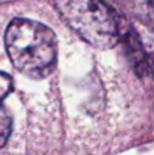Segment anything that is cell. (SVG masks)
Segmentation results:
<instances>
[{
  "label": "cell",
  "instance_id": "obj_1",
  "mask_svg": "<svg viewBox=\"0 0 154 155\" xmlns=\"http://www.w3.org/2000/svg\"><path fill=\"white\" fill-rule=\"evenodd\" d=\"M5 48L16 70L30 78H45L56 67V35L40 22L12 19L5 30Z\"/></svg>",
  "mask_w": 154,
  "mask_h": 155
},
{
  "label": "cell",
  "instance_id": "obj_2",
  "mask_svg": "<svg viewBox=\"0 0 154 155\" xmlns=\"http://www.w3.org/2000/svg\"><path fill=\"white\" fill-rule=\"evenodd\" d=\"M63 21L86 42L97 48H112L120 40L122 25L101 0H55Z\"/></svg>",
  "mask_w": 154,
  "mask_h": 155
},
{
  "label": "cell",
  "instance_id": "obj_3",
  "mask_svg": "<svg viewBox=\"0 0 154 155\" xmlns=\"http://www.w3.org/2000/svg\"><path fill=\"white\" fill-rule=\"evenodd\" d=\"M126 38V48H127V53L130 57L131 63H132L134 68L136 70V72L139 75H145L147 74L149 70V63H147V57L146 53L143 51L142 42L139 41V37L135 34L134 30H127V33L120 34V38Z\"/></svg>",
  "mask_w": 154,
  "mask_h": 155
},
{
  "label": "cell",
  "instance_id": "obj_4",
  "mask_svg": "<svg viewBox=\"0 0 154 155\" xmlns=\"http://www.w3.org/2000/svg\"><path fill=\"white\" fill-rule=\"evenodd\" d=\"M11 128H12V120L10 113L4 106L0 105V148L5 144L10 137Z\"/></svg>",
  "mask_w": 154,
  "mask_h": 155
},
{
  "label": "cell",
  "instance_id": "obj_5",
  "mask_svg": "<svg viewBox=\"0 0 154 155\" xmlns=\"http://www.w3.org/2000/svg\"><path fill=\"white\" fill-rule=\"evenodd\" d=\"M12 90V79L8 74L0 71V102L8 95Z\"/></svg>",
  "mask_w": 154,
  "mask_h": 155
}]
</instances>
